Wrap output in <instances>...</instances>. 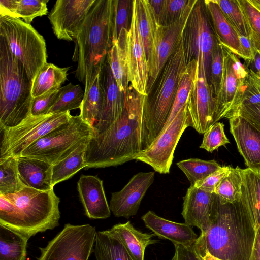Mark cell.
<instances>
[{
	"mask_svg": "<svg viewBox=\"0 0 260 260\" xmlns=\"http://www.w3.org/2000/svg\"><path fill=\"white\" fill-rule=\"evenodd\" d=\"M77 188L86 215L90 219H106L111 215L103 186L98 177L81 175Z\"/></svg>",
	"mask_w": 260,
	"mask_h": 260,
	"instance_id": "22",
	"label": "cell"
},
{
	"mask_svg": "<svg viewBox=\"0 0 260 260\" xmlns=\"http://www.w3.org/2000/svg\"><path fill=\"white\" fill-rule=\"evenodd\" d=\"M224 125L217 122L204 134L200 148L212 152L220 146L230 143L224 130Z\"/></svg>",
	"mask_w": 260,
	"mask_h": 260,
	"instance_id": "44",
	"label": "cell"
},
{
	"mask_svg": "<svg viewBox=\"0 0 260 260\" xmlns=\"http://www.w3.org/2000/svg\"><path fill=\"white\" fill-rule=\"evenodd\" d=\"M147 96L131 85L126 93L124 109L107 129L95 134L87 144L85 169L122 165L147 147L144 112Z\"/></svg>",
	"mask_w": 260,
	"mask_h": 260,
	"instance_id": "1",
	"label": "cell"
},
{
	"mask_svg": "<svg viewBox=\"0 0 260 260\" xmlns=\"http://www.w3.org/2000/svg\"><path fill=\"white\" fill-rule=\"evenodd\" d=\"M88 142L81 144L65 158L52 165L51 185L53 187L86 168L85 153Z\"/></svg>",
	"mask_w": 260,
	"mask_h": 260,
	"instance_id": "32",
	"label": "cell"
},
{
	"mask_svg": "<svg viewBox=\"0 0 260 260\" xmlns=\"http://www.w3.org/2000/svg\"><path fill=\"white\" fill-rule=\"evenodd\" d=\"M176 165L186 175L190 185H194L196 182L221 168L215 160H205L199 158L183 160Z\"/></svg>",
	"mask_w": 260,
	"mask_h": 260,
	"instance_id": "37",
	"label": "cell"
},
{
	"mask_svg": "<svg viewBox=\"0 0 260 260\" xmlns=\"http://www.w3.org/2000/svg\"><path fill=\"white\" fill-rule=\"evenodd\" d=\"M100 81L103 102L99 119L93 127L95 134L107 129L119 118L126 102V94L119 88L107 57L102 66Z\"/></svg>",
	"mask_w": 260,
	"mask_h": 260,
	"instance_id": "17",
	"label": "cell"
},
{
	"mask_svg": "<svg viewBox=\"0 0 260 260\" xmlns=\"http://www.w3.org/2000/svg\"><path fill=\"white\" fill-rule=\"evenodd\" d=\"M250 260H260V226L257 228Z\"/></svg>",
	"mask_w": 260,
	"mask_h": 260,
	"instance_id": "53",
	"label": "cell"
},
{
	"mask_svg": "<svg viewBox=\"0 0 260 260\" xmlns=\"http://www.w3.org/2000/svg\"><path fill=\"white\" fill-rule=\"evenodd\" d=\"M241 170L239 166L231 167L229 174L215 189L214 193L223 201L233 203L240 198L242 184Z\"/></svg>",
	"mask_w": 260,
	"mask_h": 260,
	"instance_id": "39",
	"label": "cell"
},
{
	"mask_svg": "<svg viewBox=\"0 0 260 260\" xmlns=\"http://www.w3.org/2000/svg\"><path fill=\"white\" fill-rule=\"evenodd\" d=\"M113 42H116L123 29L130 28L133 1L113 0Z\"/></svg>",
	"mask_w": 260,
	"mask_h": 260,
	"instance_id": "42",
	"label": "cell"
},
{
	"mask_svg": "<svg viewBox=\"0 0 260 260\" xmlns=\"http://www.w3.org/2000/svg\"><path fill=\"white\" fill-rule=\"evenodd\" d=\"M223 69V53L221 45L218 42L212 54L210 84L215 98L217 95L221 84Z\"/></svg>",
	"mask_w": 260,
	"mask_h": 260,
	"instance_id": "46",
	"label": "cell"
},
{
	"mask_svg": "<svg viewBox=\"0 0 260 260\" xmlns=\"http://www.w3.org/2000/svg\"><path fill=\"white\" fill-rule=\"evenodd\" d=\"M28 239L0 225V260H26Z\"/></svg>",
	"mask_w": 260,
	"mask_h": 260,
	"instance_id": "34",
	"label": "cell"
},
{
	"mask_svg": "<svg viewBox=\"0 0 260 260\" xmlns=\"http://www.w3.org/2000/svg\"><path fill=\"white\" fill-rule=\"evenodd\" d=\"M126 59L130 85L138 92L147 96L149 73L133 5L130 28L127 35Z\"/></svg>",
	"mask_w": 260,
	"mask_h": 260,
	"instance_id": "19",
	"label": "cell"
},
{
	"mask_svg": "<svg viewBox=\"0 0 260 260\" xmlns=\"http://www.w3.org/2000/svg\"><path fill=\"white\" fill-rule=\"evenodd\" d=\"M241 190L253 210L257 228L260 226V171L249 168L241 170Z\"/></svg>",
	"mask_w": 260,
	"mask_h": 260,
	"instance_id": "35",
	"label": "cell"
},
{
	"mask_svg": "<svg viewBox=\"0 0 260 260\" xmlns=\"http://www.w3.org/2000/svg\"><path fill=\"white\" fill-rule=\"evenodd\" d=\"M138 30L147 61L148 71L152 61L159 25L148 0H134Z\"/></svg>",
	"mask_w": 260,
	"mask_h": 260,
	"instance_id": "24",
	"label": "cell"
},
{
	"mask_svg": "<svg viewBox=\"0 0 260 260\" xmlns=\"http://www.w3.org/2000/svg\"><path fill=\"white\" fill-rule=\"evenodd\" d=\"M212 25L219 43L246 62L248 58L240 37L225 17L215 0H205Z\"/></svg>",
	"mask_w": 260,
	"mask_h": 260,
	"instance_id": "25",
	"label": "cell"
},
{
	"mask_svg": "<svg viewBox=\"0 0 260 260\" xmlns=\"http://www.w3.org/2000/svg\"><path fill=\"white\" fill-rule=\"evenodd\" d=\"M231 168L230 166L221 167L205 179L196 182L194 186L213 193L220 182L229 174Z\"/></svg>",
	"mask_w": 260,
	"mask_h": 260,
	"instance_id": "49",
	"label": "cell"
},
{
	"mask_svg": "<svg viewBox=\"0 0 260 260\" xmlns=\"http://www.w3.org/2000/svg\"><path fill=\"white\" fill-rule=\"evenodd\" d=\"M254 76H255V79L256 82V83H257L258 86L260 88V79L257 77V76L255 75V73H254Z\"/></svg>",
	"mask_w": 260,
	"mask_h": 260,
	"instance_id": "56",
	"label": "cell"
},
{
	"mask_svg": "<svg viewBox=\"0 0 260 260\" xmlns=\"http://www.w3.org/2000/svg\"><path fill=\"white\" fill-rule=\"evenodd\" d=\"M16 157L19 175L25 186L43 191L53 188L51 185V164L25 156Z\"/></svg>",
	"mask_w": 260,
	"mask_h": 260,
	"instance_id": "26",
	"label": "cell"
},
{
	"mask_svg": "<svg viewBox=\"0 0 260 260\" xmlns=\"http://www.w3.org/2000/svg\"><path fill=\"white\" fill-rule=\"evenodd\" d=\"M256 230L253 210L242 190L233 203L214 193L209 228L193 246L222 260H250Z\"/></svg>",
	"mask_w": 260,
	"mask_h": 260,
	"instance_id": "2",
	"label": "cell"
},
{
	"mask_svg": "<svg viewBox=\"0 0 260 260\" xmlns=\"http://www.w3.org/2000/svg\"><path fill=\"white\" fill-rule=\"evenodd\" d=\"M93 252L96 260H133L119 237L110 229L97 232Z\"/></svg>",
	"mask_w": 260,
	"mask_h": 260,
	"instance_id": "30",
	"label": "cell"
},
{
	"mask_svg": "<svg viewBox=\"0 0 260 260\" xmlns=\"http://www.w3.org/2000/svg\"><path fill=\"white\" fill-rule=\"evenodd\" d=\"M186 67L182 42L160 72L153 94L148 96L144 112L147 147L162 131L170 114L180 80Z\"/></svg>",
	"mask_w": 260,
	"mask_h": 260,
	"instance_id": "6",
	"label": "cell"
},
{
	"mask_svg": "<svg viewBox=\"0 0 260 260\" xmlns=\"http://www.w3.org/2000/svg\"><path fill=\"white\" fill-rule=\"evenodd\" d=\"M198 62L194 87L187 105L190 126L198 133L204 134L214 125L215 99L207 80L204 63L202 60Z\"/></svg>",
	"mask_w": 260,
	"mask_h": 260,
	"instance_id": "14",
	"label": "cell"
},
{
	"mask_svg": "<svg viewBox=\"0 0 260 260\" xmlns=\"http://www.w3.org/2000/svg\"><path fill=\"white\" fill-rule=\"evenodd\" d=\"M142 219L155 236L171 241L174 245L192 246L198 238L191 226L186 223L170 221L152 211L143 215Z\"/></svg>",
	"mask_w": 260,
	"mask_h": 260,
	"instance_id": "23",
	"label": "cell"
},
{
	"mask_svg": "<svg viewBox=\"0 0 260 260\" xmlns=\"http://www.w3.org/2000/svg\"><path fill=\"white\" fill-rule=\"evenodd\" d=\"M0 129L15 126L31 115L32 82L22 63L0 36Z\"/></svg>",
	"mask_w": 260,
	"mask_h": 260,
	"instance_id": "5",
	"label": "cell"
},
{
	"mask_svg": "<svg viewBox=\"0 0 260 260\" xmlns=\"http://www.w3.org/2000/svg\"><path fill=\"white\" fill-rule=\"evenodd\" d=\"M250 33L252 49L260 54V8L253 0H238Z\"/></svg>",
	"mask_w": 260,
	"mask_h": 260,
	"instance_id": "41",
	"label": "cell"
},
{
	"mask_svg": "<svg viewBox=\"0 0 260 260\" xmlns=\"http://www.w3.org/2000/svg\"><path fill=\"white\" fill-rule=\"evenodd\" d=\"M59 198L54 189L25 186L12 194H0V225L29 239L59 225Z\"/></svg>",
	"mask_w": 260,
	"mask_h": 260,
	"instance_id": "3",
	"label": "cell"
},
{
	"mask_svg": "<svg viewBox=\"0 0 260 260\" xmlns=\"http://www.w3.org/2000/svg\"><path fill=\"white\" fill-rule=\"evenodd\" d=\"M199 62L196 59L186 65L181 75L173 106L163 130L170 125L181 109L187 104L194 87Z\"/></svg>",
	"mask_w": 260,
	"mask_h": 260,
	"instance_id": "33",
	"label": "cell"
},
{
	"mask_svg": "<svg viewBox=\"0 0 260 260\" xmlns=\"http://www.w3.org/2000/svg\"><path fill=\"white\" fill-rule=\"evenodd\" d=\"M190 126L187 104L155 140L141 151L135 160L151 166L160 174H168L177 145L185 130Z\"/></svg>",
	"mask_w": 260,
	"mask_h": 260,
	"instance_id": "13",
	"label": "cell"
},
{
	"mask_svg": "<svg viewBox=\"0 0 260 260\" xmlns=\"http://www.w3.org/2000/svg\"><path fill=\"white\" fill-rule=\"evenodd\" d=\"M0 36L23 65L32 83L41 68L47 63L45 41L30 25L20 18L0 15Z\"/></svg>",
	"mask_w": 260,
	"mask_h": 260,
	"instance_id": "8",
	"label": "cell"
},
{
	"mask_svg": "<svg viewBox=\"0 0 260 260\" xmlns=\"http://www.w3.org/2000/svg\"><path fill=\"white\" fill-rule=\"evenodd\" d=\"M222 46V45H221ZM223 69L220 86L215 97L214 124L227 117L240 104L248 82L249 67L222 46Z\"/></svg>",
	"mask_w": 260,
	"mask_h": 260,
	"instance_id": "12",
	"label": "cell"
},
{
	"mask_svg": "<svg viewBox=\"0 0 260 260\" xmlns=\"http://www.w3.org/2000/svg\"><path fill=\"white\" fill-rule=\"evenodd\" d=\"M113 0H96L78 30L75 76L85 89L101 71L113 46Z\"/></svg>",
	"mask_w": 260,
	"mask_h": 260,
	"instance_id": "4",
	"label": "cell"
},
{
	"mask_svg": "<svg viewBox=\"0 0 260 260\" xmlns=\"http://www.w3.org/2000/svg\"><path fill=\"white\" fill-rule=\"evenodd\" d=\"M148 2L153 11L156 20L159 25V19L162 11L164 0H148Z\"/></svg>",
	"mask_w": 260,
	"mask_h": 260,
	"instance_id": "52",
	"label": "cell"
},
{
	"mask_svg": "<svg viewBox=\"0 0 260 260\" xmlns=\"http://www.w3.org/2000/svg\"><path fill=\"white\" fill-rule=\"evenodd\" d=\"M24 186L19 175L17 157L0 158V194L14 193Z\"/></svg>",
	"mask_w": 260,
	"mask_h": 260,
	"instance_id": "36",
	"label": "cell"
},
{
	"mask_svg": "<svg viewBox=\"0 0 260 260\" xmlns=\"http://www.w3.org/2000/svg\"><path fill=\"white\" fill-rule=\"evenodd\" d=\"M48 0H18L16 11V17L30 24L37 17L45 15L48 13Z\"/></svg>",
	"mask_w": 260,
	"mask_h": 260,
	"instance_id": "43",
	"label": "cell"
},
{
	"mask_svg": "<svg viewBox=\"0 0 260 260\" xmlns=\"http://www.w3.org/2000/svg\"><path fill=\"white\" fill-rule=\"evenodd\" d=\"M71 116L70 111L30 115L17 125L4 129L2 131L0 158L20 156L32 143L68 122Z\"/></svg>",
	"mask_w": 260,
	"mask_h": 260,
	"instance_id": "10",
	"label": "cell"
},
{
	"mask_svg": "<svg viewBox=\"0 0 260 260\" xmlns=\"http://www.w3.org/2000/svg\"><path fill=\"white\" fill-rule=\"evenodd\" d=\"M193 247L200 260H222L212 255L206 249L195 247L193 246Z\"/></svg>",
	"mask_w": 260,
	"mask_h": 260,
	"instance_id": "54",
	"label": "cell"
},
{
	"mask_svg": "<svg viewBox=\"0 0 260 260\" xmlns=\"http://www.w3.org/2000/svg\"><path fill=\"white\" fill-rule=\"evenodd\" d=\"M214 193L194 185L188 188L183 197L181 214L185 223L205 233L209 228Z\"/></svg>",
	"mask_w": 260,
	"mask_h": 260,
	"instance_id": "21",
	"label": "cell"
},
{
	"mask_svg": "<svg viewBox=\"0 0 260 260\" xmlns=\"http://www.w3.org/2000/svg\"><path fill=\"white\" fill-rule=\"evenodd\" d=\"M189 0H164L159 25L169 26L179 19L186 9Z\"/></svg>",
	"mask_w": 260,
	"mask_h": 260,
	"instance_id": "45",
	"label": "cell"
},
{
	"mask_svg": "<svg viewBox=\"0 0 260 260\" xmlns=\"http://www.w3.org/2000/svg\"><path fill=\"white\" fill-rule=\"evenodd\" d=\"M100 72L96 75L88 87L85 89L83 100L80 108L79 116L93 128L99 119L102 108L103 94L100 81Z\"/></svg>",
	"mask_w": 260,
	"mask_h": 260,
	"instance_id": "31",
	"label": "cell"
},
{
	"mask_svg": "<svg viewBox=\"0 0 260 260\" xmlns=\"http://www.w3.org/2000/svg\"><path fill=\"white\" fill-rule=\"evenodd\" d=\"M229 119L230 132L245 165L260 171V132L240 116H233Z\"/></svg>",
	"mask_w": 260,
	"mask_h": 260,
	"instance_id": "20",
	"label": "cell"
},
{
	"mask_svg": "<svg viewBox=\"0 0 260 260\" xmlns=\"http://www.w3.org/2000/svg\"><path fill=\"white\" fill-rule=\"evenodd\" d=\"M84 95V91L79 85L71 83L61 87L59 94L54 105L48 114L62 113L80 109Z\"/></svg>",
	"mask_w": 260,
	"mask_h": 260,
	"instance_id": "38",
	"label": "cell"
},
{
	"mask_svg": "<svg viewBox=\"0 0 260 260\" xmlns=\"http://www.w3.org/2000/svg\"><path fill=\"white\" fill-rule=\"evenodd\" d=\"M222 13L240 37L249 40L247 22L238 0H215Z\"/></svg>",
	"mask_w": 260,
	"mask_h": 260,
	"instance_id": "40",
	"label": "cell"
},
{
	"mask_svg": "<svg viewBox=\"0 0 260 260\" xmlns=\"http://www.w3.org/2000/svg\"><path fill=\"white\" fill-rule=\"evenodd\" d=\"M175 253L171 260H200L192 246L175 245Z\"/></svg>",
	"mask_w": 260,
	"mask_h": 260,
	"instance_id": "50",
	"label": "cell"
},
{
	"mask_svg": "<svg viewBox=\"0 0 260 260\" xmlns=\"http://www.w3.org/2000/svg\"><path fill=\"white\" fill-rule=\"evenodd\" d=\"M96 231L89 224H64L44 247L37 260H88L94 251Z\"/></svg>",
	"mask_w": 260,
	"mask_h": 260,
	"instance_id": "11",
	"label": "cell"
},
{
	"mask_svg": "<svg viewBox=\"0 0 260 260\" xmlns=\"http://www.w3.org/2000/svg\"><path fill=\"white\" fill-rule=\"evenodd\" d=\"M128 31L123 29L107 56L113 75L120 90L125 94L129 83L126 59V41Z\"/></svg>",
	"mask_w": 260,
	"mask_h": 260,
	"instance_id": "28",
	"label": "cell"
},
{
	"mask_svg": "<svg viewBox=\"0 0 260 260\" xmlns=\"http://www.w3.org/2000/svg\"><path fill=\"white\" fill-rule=\"evenodd\" d=\"M96 0H57L48 15L54 34L60 40H75L79 28Z\"/></svg>",
	"mask_w": 260,
	"mask_h": 260,
	"instance_id": "16",
	"label": "cell"
},
{
	"mask_svg": "<svg viewBox=\"0 0 260 260\" xmlns=\"http://www.w3.org/2000/svg\"><path fill=\"white\" fill-rule=\"evenodd\" d=\"M182 42L186 65L194 59L202 60L210 84L212 54L219 42L204 1L198 0L193 7L183 32Z\"/></svg>",
	"mask_w": 260,
	"mask_h": 260,
	"instance_id": "9",
	"label": "cell"
},
{
	"mask_svg": "<svg viewBox=\"0 0 260 260\" xmlns=\"http://www.w3.org/2000/svg\"><path fill=\"white\" fill-rule=\"evenodd\" d=\"M197 1L189 0L183 13L175 22L169 26L159 27L154 55L148 70V95L165 63L181 43L186 23Z\"/></svg>",
	"mask_w": 260,
	"mask_h": 260,
	"instance_id": "15",
	"label": "cell"
},
{
	"mask_svg": "<svg viewBox=\"0 0 260 260\" xmlns=\"http://www.w3.org/2000/svg\"><path fill=\"white\" fill-rule=\"evenodd\" d=\"M69 68H59L51 63H46L39 70L32 83L33 98L60 89L67 80Z\"/></svg>",
	"mask_w": 260,
	"mask_h": 260,
	"instance_id": "29",
	"label": "cell"
},
{
	"mask_svg": "<svg viewBox=\"0 0 260 260\" xmlns=\"http://www.w3.org/2000/svg\"><path fill=\"white\" fill-rule=\"evenodd\" d=\"M254 3L260 8V0H253Z\"/></svg>",
	"mask_w": 260,
	"mask_h": 260,
	"instance_id": "57",
	"label": "cell"
},
{
	"mask_svg": "<svg viewBox=\"0 0 260 260\" xmlns=\"http://www.w3.org/2000/svg\"><path fill=\"white\" fill-rule=\"evenodd\" d=\"M233 116L243 118L260 132V102L240 105L229 114L226 118L229 119Z\"/></svg>",
	"mask_w": 260,
	"mask_h": 260,
	"instance_id": "48",
	"label": "cell"
},
{
	"mask_svg": "<svg viewBox=\"0 0 260 260\" xmlns=\"http://www.w3.org/2000/svg\"><path fill=\"white\" fill-rule=\"evenodd\" d=\"M110 230L120 239L133 260H144L146 248L157 241L152 238L155 235L146 233L135 229L129 221L113 225Z\"/></svg>",
	"mask_w": 260,
	"mask_h": 260,
	"instance_id": "27",
	"label": "cell"
},
{
	"mask_svg": "<svg viewBox=\"0 0 260 260\" xmlns=\"http://www.w3.org/2000/svg\"><path fill=\"white\" fill-rule=\"evenodd\" d=\"M154 175V172H139L121 190L111 193L109 207L115 217L128 219L137 214L142 199L153 182Z\"/></svg>",
	"mask_w": 260,
	"mask_h": 260,
	"instance_id": "18",
	"label": "cell"
},
{
	"mask_svg": "<svg viewBox=\"0 0 260 260\" xmlns=\"http://www.w3.org/2000/svg\"><path fill=\"white\" fill-rule=\"evenodd\" d=\"M60 89L32 99L31 115L39 116L48 114L54 105L59 94Z\"/></svg>",
	"mask_w": 260,
	"mask_h": 260,
	"instance_id": "47",
	"label": "cell"
},
{
	"mask_svg": "<svg viewBox=\"0 0 260 260\" xmlns=\"http://www.w3.org/2000/svg\"><path fill=\"white\" fill-rule=\"evenodd\" d=\"M247 62L248 64L252 65L251 67H248L251 69L257 77L260 79V54L255 52L253 59Z\"/></svg>",
	"mask_w": 260,
	"mask_h": 260,
	"instance_id": "55",
	"label": "cell"
},
{
	"mask_svg": "<svg viewBox=\"0 0 260 260\" xmlns=\"http://www.w3.org/2000/svg\"><path fill=\"white\" fill-rule=\"evenodd\" d=\"M95 135L94 128L79 115L72 116L68 122L32 143L20 156L38 159L53 165L65 158Z\"/></svg>",
	"mask_w": 260,
	"mask_h": 260,
	"instance_id": "7",
	"label": "cell"
},
{
	"mask_svg": "<svg viewBox=\"0 0 260 260\" xmlns=\"http://www.w3.org/2000/svg\"><path fill=\"white\" fill-rule=\"evenodd\" d=\"M18 0H1L0 15L16 17V11Z\"/></svg>",
	"mask_w": 260,
	"mask_h": 260,
	"instance_id": "51",
	"label": "cell"
}]
</instances>
